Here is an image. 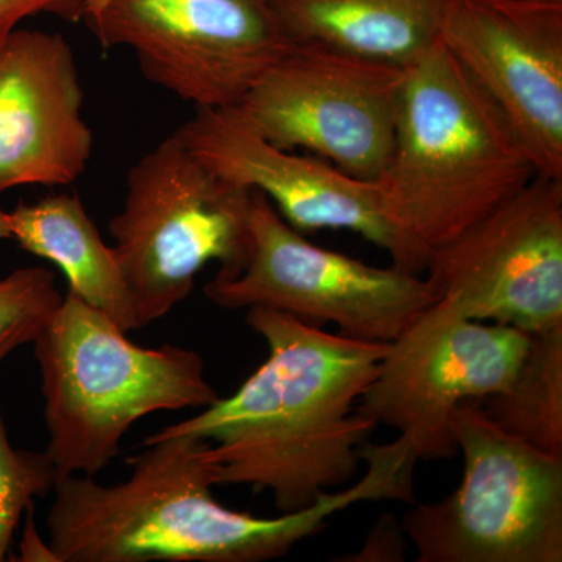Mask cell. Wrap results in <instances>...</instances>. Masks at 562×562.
I'll use <instances>...</instances> for the list:
<instances>
[{"label": "cell", "mask_w": 562, "mask_h": 562, "mask_svg": "<svg viewBox=\"0 0 562 562\" xmlns=\"http://www.w3.org/2000/svg\"><path fill=\"white\" fill-rule=\"evenodd\" d=\"M209 441L190 435L144 441L127 460L132 476L103 486L88 475L55 484L47 514L58 562H261L290 553L328 519L355 503H414L416 462L397 441L361 447L364 475L341 492L279 517H257L221 505L206 460Z\"/></svg>", "instance_id": "6da1fadb"}, {"label": "cell", "mask_w": 562, "mask_h": 562, "mask_svg": "<svg viewBox=\"0 0 562 562\" xmlns=\"http://www.w3.org/2000/svg\"><path fill=\"white\" fill-rule=\"evenodd\" d=\"M247 310V325L268 344V360L231 397L146 441L205 439L216 484L271 491L280 513L301 512L360 469V446L379 425L355 408L390 342L331 335L265 306Z\"/></svg>", "instance_id": "7a4b0ae2"}, {"label": "cell", "mask_w": 562, "mask_h": 562, "mask_svg": "<svg viewBox=\"0 0 562 562\" xmlns=\"http://www.w3.org/2000/svg\"><path fill=\"white\" fill-rule=\"evenodd\" d=\"M536 176L501 113L441 41L405 69L380 183L406 238L431 255Z\"/></svg>", "instance_id": "3957f363"}, {"label": "cell", "mask_w": 562, "mask_h": 562, "mask_svg": "<svg viewBox=\"0 0 562 562\" xmlns=\"http://www.w3.org/2000/svg\"><path fill=\"white\" fill-rule=\"evenodd\" d=\"M33 344L58 482L103 471L147 414L206 408L221 398L198 351L143 349L69 291Z\"/></svg>", "instance_id": "277c9868"}, {"label": "cell", "mask_w": 562, "mask_h": 562, "mask_svg": "<svg viewBox=\"0 0 562 562\" xmlns=\"http://www.w3.org/2000/svg\"><path fill=\"white\" fill-rule=\"evenodd\" d=\"M250 205L251 191L211 172L173 133L132 166L109 231L139 328L184 301L209 262H220L217 280L241 271Z\"/></svg>", "instance_id": "5b68a950"}, {"label": "cell", "mask_w": 562, "mask_h": 562, "mask_svg": "<svg viewBox=\"0 0 562 562\" xmlns=\"http://www.w3.org/2000/svg\"><path fill=\"white\" fill-rule=\"evenodd\" d=\"M460 486L408 509L402 530L419 562H561L562 458L503 431L482 402L453 419Z\"/></svg>", "instance_id": "8992f818"}, {"label": "cell", "mask_w": 562, "mask_h": 562, "mask_svg": "<svg viewBox=\"0 0 562 562\" xmlns=\"http://www.w3.org/2000/svg\"><path fill=\"white\" fill-rule=\"evenodd\" d=\"M205 295L222 308L265 306L317 327L336 325L347 338L384 344L438 302L422 276L395 266L376 268L310 243L258 191H251L250 243L241 271L211 280Z\"/></svg>", "instance_id": "52a82bcc"}, {"label": "cell", "mask_w": 562, "mask_h": 562, "mask_svg": "<svg viewBox=\"0 0 562 562\" xmlns=\"http://www.w3.org/2000/svg\"><path fill=\"white\" fill-rule=\"evenodd\" d=\"M102 49L127 47L150 83L195 109L239 105L290 46L272 0H88Z\"/></svg>", "instance_id": "ba28073f"}, {"label": "cell", "mask_w": 562, "mask_h": 562, "mask_svg": "<svg viewBox=\"0 0 562 562\" xmlns=\"http://www.w3.org/2000/svg\"><path fill=\"white\" fill-rule=\"evenodd\" d=\"M528 346L527 333L469 319L439 299L387 344L355 413L397 430L417 461L450 460L454 413L505 391Z\"/></svg>", "instance_id": "9c48e42d"}, {"label": "cell", "mask_w": 562, "mask_h": 562, "mask_svg": "<svg viewBox=\"0 0 562 562\" xmlns=\"http://www.w3.org/2000/svg\"><path fill=\"white\" fill-rule=\"evenodd\" d=\"M403 74L291 43L236 106L281 149H303L355 179L380 181L394 149Z\"/></svg>", "instance_id": "30bf717a"}, {"label": "cell", "mask_w": 562, "mask_h": 562, "mask_svg": "<svg viewBox=\"0 0 562 562\" xmlns=\"http://www.w3.org/2000/svg\"><path fill=\"white\" fill-rule=\"evenodd\" d=\"M428 283L472 321L536 335L562 327V179L536 176L453 241Z\"/></svg>", "instance_id": "8fae6325"}, {"label": "cell", "mask_w": 562, "mask_h": 562, "mask_svg": "<svg viewBox=\"0 0 562 562\" xmlns=\"http://www.w3.org/2000/svg\"><path fill=\"white\" fill-rule=\"evenodd\" d=\"M173 135L222 180L265 194L295 231L353 232L387 251L395 268L427 271L430 254L391 220L380 181L355 179L324 158L281 149L238 106L195 109Z\"/></svg>", "instance_id": "7c38bea8"}, {"label": "cell", "mask_w": 562, "mask_h": 562, "mask_svg": "<svg viewBox=\"0 0 562 562\" xmlns=\"http://www.w3.org/2000/svg\"><path fill=\"white\" fill-rule=\"evenodd\" d=\"M441 43L536 172L562 179V0H453Z\"/></svg>", "instance_id": "4fadbf2b"}, {"label": "cell", "mask_w": 562, "mask_h": 562, "mask_svg": "<svg viewBox=\"0 0 562 562\" xmlns=\"http://www.w3.org/2000/svg\"><path fill=\"white\" fill-rule=\"evenodd\" d=\"M94 136L72 47L60 33L16 29L0 41V195L83 176Z\"/></svg>", "instance_id": "5bb4252c"}, {"label": "cell", "mask_w": 562, "mask_h": 562, "mask_svg": "<svg viewBox=\"0 0 562 562\" xmlns=\"http://www.w3.org/2000/svg\"><path fill=\"white\" fill-rule=\"evenodd\" d=\"M453 0H272L290 43L405 70L441 41Z\"/></svg>", "instance_id": "9a60e30c"}, {"label": "cell", "mask_w": 562, "mask_h": 562, "mask_svg": "<svg viewBox=\"0 0 562 562\" xmlns=\"http://www.w3.org/2000/svg\"><path fill=\"white\" fill-rule=\"evenodd\" d=\"M10 221L11 238L21 249L58 266L69 281V292L106 314L121 330H138L116 251L103 243L79 195L60 192L21 202Z\"/></svg>", "instance_id": "2e32d148"}, {"label": "cell", "mask_w": 562, "mask_h": 562, "mask_svg": "<svg viewBox=\"0 0 562 562\" xmlns=\"http://www.w3.org/2000/svg\"><path fill=\"white\" fill-rule=\"evenodd\" d=\"M482 406L503 431L562 458V327L530 335L512 384Z\"/></svg>", "instance_id": "e0dca14e"}, {"label": "cell", "mask_w": 562, "mask_h": 562, "mask_svg": "<svg viewBox=\"0 0 562 562\" xmlns=\"http://www.w3.org/2000/svg\"><path fill=\"white\" fill-rule=\"evenodd\" d=\"M63 301L46 268H21L0 280V362L33 342Z\"/></svg>", "instance_id": "ac0fdd59"}, {"label": "cell", "mask_w": 562, "mask_h": 562, "mask_svg": "<svg viewBox=\"0 0 562 562\" xmlns=\"http://www.w3.org/2000/svg\"><path fill=\"white\" fill-rule=\"evenodd\" d=\"M57 483L49 453L13 449L0 414V561L5 560L22 514L36 497L54 492Z\"/></svg>", "instance_id": "d6986e66"}, {"label": "cell", "mask_w": 562, "mask_h": 562, "mask_svg": "<svg viewBox=\"0 0 562 562\" xmlns=\"http://www.w3.org/2000/svg\"><path fill=\"white\" fill-rule=\"evenodd\" d=\"M88 0H0V41L18 25L36 14H54L69 22H81Z\"/></svg>", "instance_id": "ffe728a7"}, {"label": "cell", "mask_w": 562, "mask_h": 562, "mask_svg": "<svg viewBox=\"0 0 562 562\" xmlns=\"http://www.w3.org/2000/svg\"><path fill=\"white\" fill-rule=\"evenodd\" d=\"M395 517H380L379 524L369 535L368 542L362 547L360 553L355 558H347L351 561H402L403 560V532L394 522ZM346 560V561H347Z\"/></svg>", "instance_id": "44dd1931"}, {"label": "cell", "mask_w": 562, "mask_h": 562, "mask_svg": "<svg viewBox=\"0 0 562 562\" xmlns=\"http://www.w3.org/2000/svg\"><path fill=\"white\" fill-rule=\"evenodd\" d=\"M27 522H25L24 536H22L21 541L20 561L58 562L49 543L41 541V536L36 531L35 522H33L32 506L27 509Z\"/></svg>", "instance_id": "7402d4cb"}, {"label": "cell", "mask_w": 562, "mask_h": 562, "mask_svg": "<svg viewBox=\"0 0 562 562\" xmlns=\"http://www.w3.org/2000/svg\"><path fill=\"white\" fill-rule=\"evenodd\" d=\"M11 239L10 213L0 209V241Z\"/></svg>", "instance_id": "603a6c76"}]
</instances>
